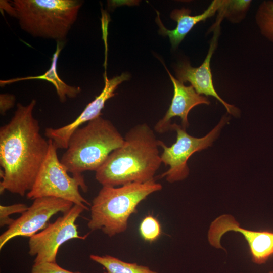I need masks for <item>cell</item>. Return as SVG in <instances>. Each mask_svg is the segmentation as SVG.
I'll list each match as a JSON object with an SVG mask.
<instances>
[{
	"label": "cell",
	"instance_id": "1",
	"mask_svg": "<svg viewBox=\"0 0 273 273\" xmlns=\"http://www.w3.org/2000/svg\"><path fill=\"white\" fill-rule=\"evenodd\" d=\"M36 101L17 104L13 117L0 128V193L24 196L32 188L46 158L49 142L33 116Z\"/></svg>",
	"mask_w": 273,
	"mask_h": 273
},
{
	"label": "cell",
	"instance_id": "2",
	"mask_svg": "<svg viewBox=\"0 0 273 273\" xmlns=\"http://www.w3.org/2000/svg\"><path fill=\"white\" fill-rule=\"evenodd\" d=\"M159 147V140L150 126L138 124L126 132L122 145L96 171L95 178L109 187L154 180L162 163Z\"/></svg>",
	"mask_w": 273,
	"mask_h": 273
},
{
	"label": "cell",
	"instance_id": "3",
	"mask_svg": "<svg viewBox=\"0 0 273 273\" xmlns=\"http://www.w3.org/2000/svg\"><path fill=\"white\" fill-rule=\"evenodd\" d=\"M162 189L161 184L155 180L119 187L102 186L93 200L88 228L92 231L101 230L110 237L124 232L139 204Z\"/></svg>",
	"mask_w": 273,
	"mask_h": 273
},
{
	"label": "cell",
	"instance_id": "4",
	"mask_svg": "<svg viewBox=\"0 0 273 273\" xmlns=\"http://www.w3.org/2000/svg\"><path fill=\"white\" fill-rule=\"evenodd\" d=\"M123 142L124 136L114 125L99 116L73 133L60 161L72 175L96 172Z\"/></svg>",
	"mask_w": 273,
	"mask_h": 273
},
{
	"label": "cell",
	"instance_id": "5",
	"mask_svg": "<svg viewBox=\"0 0 273 273\" xmlns=\"http://www.w3.org/2000/svg\"><path fill=\"white\" fill-rule=\"evenodd\" d=\"M19 24L35 37L60 42L76 21L82 2L78 0H14Z\"/></svg>",
	"mask_w": 273,
	"mask_h": 273
},
{
	"label": "cell",
	"instance_id": "6",
	"mask_svg": "<svg viewBox=\"0 0 273 273\" xmlns=\"http://www.w3.org/2000/svg\"><path fill=\"white\" fill-rule=\"evenodd\" d=\"M48 140L49 149L47 156L32 188L27 193V198L34 200L40 197H53L70 201L74 204L89 206L90 203L79 191V187L84 192L88 190L83 175L70 176L59 160L57 149L52 140Z\"/></svg>",
	"mask_w": 273,
	"mask_h": 273
},
{
	"label": "cell",
	"instance_id": "7",
	"mask_svg": "<svg viewBox=\"0 0 273 273\" xmlns=\"http://www.w3.org/2000/svg\"><path fill=\"white\" fill-rule=\"evenodd\" d=\"M228 120V117L223 116L211 131L202 138L193 136L189 134L181 126L172 124L170 130H174L176 133L175 142L168 147L159 140L160 147L163 149L160 155L162 163L169 166V169L160 175V178H165L170 183L181 181L187 178L189 174L187 163L189 158L195 153L211 146Z\"/></svg>",
	"mask_w": 273,
	"mask_h": 273
},
{
	"label": "cell",
	"instance_id": "8",
	"mask_svg": "<svg viewBox=\"0 0 273 273\" xmlns=\"http://www.w3.org/2000/svg\"><path fill=\"white\" fill-rule=\"evenodd\" d=\"M87 206L74 204L72 208L54 222L29 238V251L30 256H35L34 264L56 262L60 247L66 242L74 239L84 240L87 235L80 236L76 221Z\"/></svg>",
	"mask_w": 273,
	"mask_h": 273
},
{
	"label": "cell",
	"instance_id": "9",
	"mask_svg": "<svg viewBox=\"0 0 273 273\" xmlns=\"http://www.w3.org/2000/svg\"><path fill=\"white\" fill-rule=\"evenodd\" d=\"M74 204L53 197L36 198L26 211L8 226L0 236V249L12 239L18 237L30 238L47 227L49 220L59 212L68 211Z\"/></svg>",
	"mask_w": 273,
	"mask_h": 273
},
{
	"label": "cell",
	"instance_id": "10",
	"mask_svg": "<svg viewBox=\"0 0 273 273\" xmlns=\"http://www.w3.org/2000/svg\"><path fill=\"white\" fill-rule=\"evenodd\" d=\"M229 231L240 233L244 236L248 244L253 262L263 264L273 256V232L244 229L229 214L221 215L211 222L208 232L210 244L216 248L225 250L220 240Z\"/></svg>",
	"mask_w": 273,
	"mask_h": 273
},
{
	"label": "cell",
	"instance_id": "11",
	"mask_svg": "<svg viewBox=\"0 0 273 273\" xmlns=\"http://www.w3.org/2000/svg\"><path fill=\"white\" fill-rule=\"evenodd\" d=\"M129 75L123 73L111 79L105 75V85L101 93L88 104L81 114L71 123L59 128L48 127L44 134L52 140L54 145L58 149H67L69 140L73 133L85 123L101 115V111L106 102L115 95L114 92L123 81L129 78Z\"/></svg>",
	"mask_w": 273,
	"mask_h": 273
},
{
	"label": "cell",
	"instance_id": "12",
	"mask_svg": "<svg viewBox=\"0 0 273 273\" xmlns=\"http://www.w3.org/2000/svg\"><path fill=\"white\" fill-rule=\"evenodd\" d=\"M222 19V18L220 17L217 19L209 50L202 64L198 67H193L188 62H183L177 65L175 73L177 79L179 81L183 83L190 82L200 95L214 97L224 106L229 114L237 116L239 113L238 109L224 101L216 91L210 68V61L216 48Z\"/></svg>",
	"mask_w": 273,
	"mask_h": 273
},
{
	"label": "cell",
	"instance_id": "13",
	"mask_svg": "<svg viewBox=\"0 0 273 273\" xmlns=\"http://www.w3.org/2000/svg\"><path fill=\"white\" fill-rule=\"evenodd\" d=\"M165 68L173 85V95L168 109L154 126L155 131L159 133L171 130V119L174 117L180 118L181 126L186 129L189 125L188 116L190 110L198 105L210 103L206 97L197 93L192 85H185Z\"/></svg>",
	"mask_w": 273,
	"mask_h": 273
},
{
	"label": "cell",
	"instance_id": "14",
	"mask_svg": "<svg viewBox=\"0 0 273 273\" xmlns=\"http://www.w3.org/2000/svg\"><path fill=\"white\" fill-rule=\"evenodd\" d=\"M226 2L225 0H214L202 14L196 16H191V10L185 8L173 10L170 17L176 22L177 25L172 30L167 29L164 26L159 13L156 11L157 16L156 21L159 27V33L163 36H168L172 48L175 49L196 24L213 16Z\"/></svg>",
	"mask_w": 273,
	"mask_h": 273
},
{
	"label": "cell",
	"instance_id": "15",
	"mask_svg": "<svg viewBox=\"0 0 273 273\" xmlns=\"http://www.w3.org/2000/svg\"><path fill=\"white\" fill-rule=\"evenodd\" d=\"M62 49V46L58 42L55 52L52 58L51 65L50 68L43 74L27 76L21 78H13L8 80H1V86L11 84L19 81L39 79L48 81L54 86L59 100L61 102L66 101L67 98H74L80 93L79 87L70 86L64 82L59 76L57 72V62L59 54Z\"/></svg>",
	"mask_w": 273,
	"mask_h": 273
},
{
	"label": "cell",
	"instance_id": "16",
	"mask_svg": "<svg viewBox=\"0 0 273 273\" xmlns=\"http://www.w3.org/2000/svg\"><path fill=\"white\" fill-rule=\"evenodd\" d=\"M90 259L102 265L105 273H158L149 267L123 261L109 255L91 254Z\"/></svg>",
	"mask_w": 273,
	"mask_h": 273
},
{
	"label": "cell",
	"instance_id": "17",
	"mask_svg": "<svg viewBox=\"0 0 273 273\" xmlns=\"http://www.w3.org/2000/svg\"><path fill=\"white\" fill-rule=\"evenodd\" d=\"M255 20L262 35L273 43V1H264L260 4Z\"/></svg>",
	"mask_w": 273,
	"mask_h": 273
},
{
	"label": "cell",
	"instance_id": "18",
	"mask_svg": "<svg viewBox=\"0 0 273 273\" xmlns=\"http://www.w3.org/2000/svg\"><path fill=\"white\" fill-rule=\"evenodd\" d=\"M139 232L144 241L152 243L156 241L161 236V226L156 218L149 215L141 221L139 226Z\"/></svg>",
	"mask_w": 273,
	"mask_h": 273
},
{
	"label": "cell",
	"instance_id": "19",
	"mask_svg": "<svg viewBox=\"0 0 273 273\" xmlns=\"http://www.w3.org/2000/svg\"><path fill=\"white\" fill-rule=\"evenodd\" d=\"M28 206L24 203H17L10 205H0V226H9L15 219L11 218L10 215L14 214H22L28 209Z\"/></svg>",
	"mask_w": 273,
	"mask_h": 273
},
{
	"label": "cell",
	"instance_id": "20",
	"mask_svg": "<svg viewBox=\"0 0 273 273\" xmlns=\"http://www.w3.org/2000/svg\"><path fill=\"white\" fill-rule=\"evenodd\" d=\"M250 3V1H226V3L222 8L224 17L230 18L233 14H244Z\"/></svg>",
	"mask_w": 273,
	"mask_h": 273
},
{
	"label": "cell",
	"instance_id": "21",
	"mask_svg": "<svg viewBox=\"0 0 273 273\" xmlns=\"http://www.w3.org/2000/svg\"><path fill=\"white\" fill-rule=\"evenodd\" d=\"M30 273H82L64 269L56 262H43L33 264Z\"/></svg>",
	"mask_w": 273,
	"mask_h": 273
},
{
	"label": "cell",
	"instance_id": "22",
	"mask_svg": "<svg viewBox=\"0 0 273 273\" xmlns=\"http://www.w3.org/2000/svg\"><path fill=\"white\" fill-rule=\"evenodd\" d=\"M16 98L14 95L2 94L0 95V113L5 115L8 110L13 107L15 104Z\"/></svg>",
	"mask_w": 273,
	"mask_h": 273
},
{
	"label": "cell",
	"instance_id": "23",
	"mask_svg": "<svg viewBox=\"0 0 273 273\" xmlns=\"http://www.w3.org/2000/svg\"><path fill=\"white\" fill-rule=\"evenodd\" d=\"M0 8L1 10L6 11L10 16L17 18L16 10L11 3H9L7 1L1 0Z\"/></svg>",
	"mask_w": 273,
	"mask_h": 273
},
{
	"label": "cell",
	"instance_id": "24",
	"mask_svg": "<svg viewBox=\"0 0 273 273\" xmlns=\"http://www.w3.org/2000/svg\"><path fill=\"white\" fill-rule=\"evenodd\" d=\"M268 273H273V271H270Z\"/></svg>",
	"mask_w": 273,
	"mask_h": 273
}]
</instances>
